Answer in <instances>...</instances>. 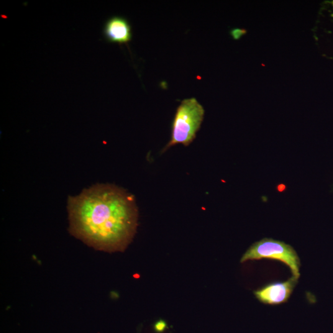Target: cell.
<instances>
[{
	"label": "cell",
	"mask_w": 333,
	"mask_h": 333,
	"mask_svg": "<svg viewBox=\"0 0 333 333\" xmlns=\"http://www.w3.org/2000/svg\"><path fill=\"white\" fill-rule=\"evenodd\" d=\"M68 211L69 232L97 250L123 252L137 232L134 196L114 184H96L69 196Z\"/></svg>",
	"instance_id": "6da1fadb"
},
{
	"label": "cell",
	"mask_w": 333,
	"mask_h": 333,
	"mask_svg": "<svg viewBox=\"0 0 333 333\" xmlns=\"http://www.w3.org/2000/svg\"><path fill=\"white\" fill-rule=\"evenodd\" d=\"M204 113L203 106L195 98L183 100L176 109L174 117L171 139L163 152L176 145L181 144L184 147L190 145L201 128Z\"/></svg>",
	"instance_id": "7a4b0ae2"
},
{
	"label": "cell",
	"mask_w": 333,
	"mask_h": 333,
	"mask_svg": "<svg viewBox=\"0 0 333 333\" xmlns=\"http://www.w3.org/2000/svg\"><path fill=\"white\" fill-rule=\"evenodd\" d=\"M271 258L282 262L289 266L294 277L299 278L301 262L296 251L291 246L271 238L256 242L243 255L241 262L248 260Z\"/></svg>",
	"instance_id": "3957f363"
},
{
	"label": "cell",
	"mask_w": 333,
	"mask_h": 333,
	"mask_svg": "<svg viewBox=\"0 0 333 333\" xmlns=\"http://www.w3.org/2000/svg\"><path fill=\"white\" fill-rule=\"evenodd\" d=\"M298 283V278L293 276L283 282L266 284L253 291V294L258 301L263 304L277 306L288 301Z\"/></svg>",
	"instance_id": "277c9868"
},
{
	"label": "cell",
	"mask_w": 333,
	"mask_h": 333,
	"mask_svg": "<svg viewBox=\"0 0 333 333\" xmlns=\"http://www.w3.org/2000/svg\"><path fill=\"white\" fill-rule=\"evenodd\" d=\"M103 34L107 42L127 44L132 38L131 25L124 17H112L104 25Z\"/></svg>",
	"instance_id": "5b68a950"
},
{
	"label": "cell",
	"mask_w": 333,
	"mask_h": 333,
	"mask_svg": "<svg viewBox=\"0 0 333 333\" xmlns=\"http://www.w3.org/2000/svg\"><path fill=\"white\" fill-rule=\"evenodd\" d=\"M245 33H247V30L245 29H234L231 31V35L235 40L240 39Z\"/></svg>",
	"instance_id": "8992f818"
},
{
	"label": "cell",
	"mask_w": 333,
	"mask_h": 333,
	"mask_svg": "<svg viewBox=\"0 0 333 333\" xmlns=\"http://www.w3.org/2000/svg\"><path fill=\"white\" fill-rule=\"evenodd\" d=\"M166 329V323L163 320L158 322L155 325V330L156 332L161 333Z\"/></svg>",
	"instance_id": "52a82bcc"
}]
</instances>
